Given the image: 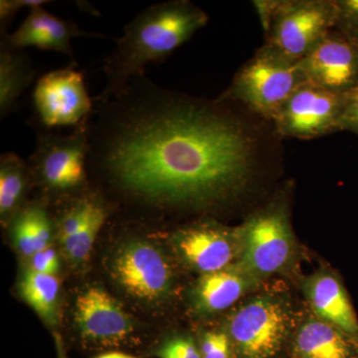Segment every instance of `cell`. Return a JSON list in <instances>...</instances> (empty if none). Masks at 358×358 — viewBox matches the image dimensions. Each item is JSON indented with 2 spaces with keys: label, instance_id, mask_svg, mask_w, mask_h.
Returning a JSON list of instances; mask_svg holds the SVG:
<instances>
[{
  "label": "cell",
  "instance_id": "1",
  "mask_svg": "<svg viewBox=\"0 0 358 358\" xmlns=\"http://www.w3.org/2000/svg\"><path fill=\"white\" fill-rule=\"evenodd\" d=\"M88 173L127 201L155 210L205 208L239 194L255 140L223 101L169 91L145 74L94 102Z\"/></svg>",
  "mask_w": 358,
  "mask_h": 358
},
{
  "label": "cell",
  "instance_id": "2",
  "mask_svg": "<svg viewBox=\"0 0 358 358\" xmlns=\"http://www.w3.org/2000/svg\"><path fill=\"white\" fill-rule=\"evenodd\" d=\"M208 22V16L187 0L152 4L124 26L115 48L103 60L106 85L94 102H106L121 93L145 66L162 62L189 41Z\"/></svg>",
  "mask_w": 358,
  "mask_h": 358
},
{
  "label": "cell",
  "instance_id": "3",
  "mask_svg": "<svg viewBox=\"0 0 358 358\" xmlns=\"http://www.w3.org/2000/svg\"><path fill=\"white\" fill-rule=\"evenodd\" d=\"M266 45L292 62H300L336 26V0L254 1Z\"/></svg>",
  "mask_w": 358,
  "mask_h": 358
},
{
  "label": "cell",
  "instance_id": "4",
  "mask_svg": "<svg viewBox=\"0 0 358 358\" xmlns=\"http://www.w3.org/2000/svg\"><path fill=\"white\" fill-rule=\"evenodd\" d=\"M306 83L299 63L265 44L238 71L220 101H236L272 121L294 92Z\"/></svg>",
  "mask_w": 358,
  "mask_h": 358
},
{
  "label": "cell",
  "instance_id": "5",
  "mask_svg": "<svg viewBox=\"0 0 358 358\" xmlns=\"http://www.w3.org/2000/svg\"><path fill=\"white\" fill-rule=\"evenodd\" d=\"M89 150L87 122L68 134L40 131L28 164L33 180L57 194L83 189L88 181Z\"/></svg>",
  "mask_w": 358,
  "mask_h": 358
},
{
  "label": "cell",
  "instance_id": "6",
  "mask_svg": "<svg viewBox=\"0 0 358 358\" xmlns=\"http://www.w3.org/2000/svg\"><path fill=\"white\" fill-rule=\"evenodd\" d=\"M241 259L238 265L253 277L279 272L293 252V235L284 205L273 204L238 229Z\"/></svg>",
  "mask_w": 358,
  "mask_h": 358
},
{
  "label": "cell",
  "instance_id": "7",
  "mask_svg": "<svg viewBox=\"0 0 358 358\" xmlns=\"http://www.w3.org/2000/svg\"><path fill=\"white\" fill-rule=\"evenodd\" d=\"M76 65L51 71L37 80L33 103L37 120L45 129L78 128L93 113L94 100Z\"/></svg>",
  "mask_w": 358,
  "mask_h": 358
},
{
  "label": "cell",
  "instance_id": "8",
  "mask_svg": "<svg viewBox=\"0 0 358 358\" xmlns=\"http://www.w3.org/2000/svg\"><path fill=\"white\" fill-rule=\"evenodd\" d=\"M345 100L346 94L303 84L273 117L275 131L301 140L339 131Z\"/></svg>",
  "mask_w": 358,
  "mask_h": 358
},
{
  "label": "cell",
  "instance_id": "9",
  "mask_svg": "<svg viewBox=\"0 0 358 358\" xmlns=\"http://www.w3.org/2000/svg\"><path fill=\"white\" fill-rule=\"evenodd\" d=\"M288 317L277 301L257 299L240 308L230 322V336L242 358H272L286 338Z\"/></svg>",
  "mask_w": 358,
  "mask_h": 358
},
{
  "label": "cell",
  "instance_id": "10",
  "mask_svg": "<svg viewBox=\"0 0 358 358\" xmlns=\"http://www.w3.org/2000/svg\"><path fill=\"white\" fill-rule=\"evenodd\" d=\"M112 271L120 286L141 300H159L171 288V271L166 257L141 240L129 241L119 249Z\"/></svg>",
  "mask_w": 358,
  "mask_h": 358
},
{
  "label": "cell",
  "instance_id": "11",
  "mask_svg": "<svg viewBox=\"0 0 358 358\" xmlns=\"http://www.w3.org/2000/svg\"><path fill=\"white\" fill-rule=\"evenodd\" d=\"M307 83L338 94L358 88V42L334 29L300 62Z\"/></svg>",
  "mask_w": 358,
  "mask_h": 358
},
{
  "label": "cell",
  "instance_id": "12",
  "mask_svg": "<svg viewBox=\"0 0 358 358\" xmlns=\"http://www.w3.org/2000/svg\"><path fill=\"white\" fill-rule=\"evenodd\" d=\"M75 315L82 338L94 345H122L134 331L121 305L109 293L96 287L78 296Z\"/></svg>",
  "mask_w": 358,
  "mask_h": 358
},
{
  "label": "cell",
  "instance_id": "13",
  "mask_svg": "<svg viewBox=\"0 0 358 358\" xmlns=\"http://www.w3.org/2000/svg\"><path fill=\"white\" fill-rule=\"evenodd\" d=\"M77 37L103 38V36L84 31L73 21L59 18L44 9V6H39L29 10L17 30L13 33H2L0 39L20 50L35 47L65 54L73 60L72 39Z\"/></svg>",
  "mask_w": 358,
  "mask_h": 358
},
{
  "label": "cell",
  "instance_id": "14",
  "mask_svg": "<svg viewBox=\"0 0 358 358\" xmlns=\"http://www.w3.org/2000/svg\"><path fill=\"white\" fill-rule=\"evenodd\" d=\"M238 242V230L231 233L212 223L192 225L176 235L181 255L203 275L230 267L234 258L233 243Z\"/></svg>",
  "mask_w": 358,
  "mask_h": 358
},
{
  "label": "cell",
  "instance_id": "15",
  "mask_svg": "<svg viewBox=\"0 0 358 358\" xmlns=\"http://www.w3.org/2000/svg\"><path fill=\"white\" fill-rule=\"evenodd\" d=\"M256 281L257 278L239 265L204 274L195 288L196 307L204 313L226 310L234 305Z\"/></svg>",
  "mask_w": 358,
  "mask_h": 358
},
{
  "label": "cell",
  "instance_id": "16",
  "mask_svg": "<svg viewBox=\"0 0 358 358\" xmlns=\"http://www.w3.org/2000/svg\"><path fill=\"white\" fill-rule=\"evenodd\" d=\"M308 294L313 310L322 320L358 338L357 313L336 278L331 275L313 278L308 284Z\"/></svg>",
  "mask_w": 358,
  "mask_h": 358
},
{
  "label": "cell",
  "instance_id": "17",
  "mask_svg": "<svg viewBox=\"0 0 358 358\" xmlns=\"http://www.w3.org/2000/svg\"><path fill=\"white\" fill-rule=\"evenodd\" d=\"M296 348L301 358H358V338L327 322L313 320L301 327Z\"/></svg>",
  "mask_w": 358,
  "mask_h": 358
},
{
  "label": "cell",
  "instance_id": "18",
  "mask_svg": "<svg viewBox=\"0 0 358 358\" xmlns=\"http://www.w3.org/2000/svg\"><path fill=\"white\" fill-rule=\"evenodd\" d=\"M37 71L24 50L13 48L0 39V117L17 108L23 92L34 82Z\"/></svg>",
  "mask_w": 358,
  "mask_h": 358
},
{
  "label": "cell",
  "instance_id": "19",
  "mask_svg": "<svg viewBox=\"0 0 358 358\" xmlns=\"http://www.w3.org/2000/svg\"><path fill=\"white\" fill-rule=\"evenodd\" d=\"M33 181L29 166L20 155L6 152L0 157V215L4 221L22 208L23 199Z\"/></svg>",
  "mask_w": 358,
  "mask_h": 358
},
{
  "label": "cell",
  "instance_id": "20",
  "mask_svg": "<svg viewBox=\"0 0 358 358\" xmlns=\"http://www.w3.org/2000/svg\"><path fill=\"white\" fill-rule=\"evenodd\" d=\"M60 284L57 277L28 270L20 282V294L27 305L48 324H54L57 315Z\"/></svg>",
  "mask_w": 358,
  "mask_h": 358
},
{
  "label": "cell",
  "instance_id": "21",
  "mask_svg": "<svg viewBox=\"0 0 358 358\" xmlns=\"http://www.w3.org/2000/svg\"><path fill=\"white\" fill-rule=\"evenodd\" d=\"M109 216V207L105 203L79 232L61 242L71 260L75 263H83L89 258L96 238Z\"/></svg>",
  "mask_w": 358,
  "mask_h": 358
},
{
  "label": "cell",
  "instance_id": "22",
  "mask_svg": "<svg viewBox=\"0 0 358 358\" xmlns=\"http://www.w3.org/2000/svg\"><path fill=\"white\" fill-rule=\"evenodd\" d=\"M11 232L14 243L20 253L26 258H32L36 253L35 250L34 235H33L31 217L27 205L23 206L13 218Z\"/></svg>",
  "mask_w": 358,
  "mask_h": 358
},
{
  "label": "cell",
  "instance_id": "23",
  "mask_svg": "<svg viewBox=\"0 0 358 358\" xmlns=\"http://www.w3.org/2000/svg\"><path fill=\"white\" fill-rule=\"evenodd\" d=\"M334 29L358 42V0H336Z\"/></svg>",
  "mask_w": 358,
  "mask_h": 358
},
{
  "label": "cell",
  "instance_id": "24",
  "mask_svg": "<svg viewBox=\"0 0 358 358\" xmlns=\"http://www.w3.org/2000/svg\"><path fill=\"white\" fill-rule=\"evenodd\" d=\"M47 3H50V1H46V0H1L0 1V34L8 33L7 30H8L9 26L21 9L29 8V10H31L35 7L44 6Z\"/></svg>",
  "mask_w": 358,
  "mask_h": 358
},
{
  "label": "cell",
  "instance_id": "25",
  "mask_svg": "<svg viewBox=\"0 0 358 358\" xmlns=\"http://www.w3.org/2000/svg\"><path fill=\"white\" fill-rule=\"evenodd\" d=\"M202 358H230V339L223 333H207L201 341Z\"/></svg>",
  "mask_w": 358,
  "mask_h": 358
},
{
  "label": "cell",
  "instance_id": "26",
  "mask_svg": "<svg viewBox=\"0 0 358 358\" xmlns=\"http://www.w3.org/2000/svg\"><path fill=\"white\" fill-rule=\"evenodd\" d=\"M30 270L41 274L56 275L59 270V260L55 250L49 246L35 253L31 258Z\"/></svg>",
  "mask_w": 358,
  "mask_h": 358
},
{
  "label": "cell",
  "instance_id": "27",
  "mask_svg": "<svg viewBox=\"0 0 358 358\" xmlns=\"http://www.w3.org/2000/svg\"><path fill=\"white\" fill-rule=\"evenodd\" d=\"M341 131H348L358 136V88L346 94L345 110L341 121Z\"/></svg>",
  "mask_w": 358,
  "mask_h": 358
},
{
  "label": "cell",
  "instance_id": "28",
  "mask_svg": "<svg viewBox=\"0 0 358 358\" xmlns=\"http://www.w3.org/2000/svg\"><path fill=\"white\" fill-rule=\"evenodd\" d=\"M179 358H202L190 339L178 338L167 343Z\"/></svg>",
  "mask_w": 358,
  "mask_h": 358
},
{
  "label": "cell",
  "instance_id": "29",
  "mask_svg": "<svg viewBox=\"0 0 358 358\" xmlns=\"http://www.w3.org/2000/svg\"><path fill=\"white\" fill-rule=\"evenodd\" d=\"M159 357L160 358H179L167 345H164V348L159 350Z\"/></svg>",
  "mask_w": 358,
  "mask_h": 358
},
{
  "label": "cell",
  "instance_id": "30",
  "mask_svg": "<svg viewBox=\"0 0 358 358\" xmlns=\"http://www.w3.org/2000/svg\"><path fill=\"white\" fill-rule=\"evenodd\" d=\"M96 358H138L134 357V355H127V353L124 352H112L105 353V355H100V357Z\"/></svg>",
  "mask_w": 358,
  "mask_h": 358
},
{
  "label": "cell",
  "instance_id": "31",
  "mask_svg": "<svg viewBox=\"0 0 358 358\" xmlns=\"http://www.w3.org/2000/svg\"><path fill=\"white\" fill-rule=\"evenodd\" d=\"M56 343H57V358H67V357H66L64 346H63V343L60 338H56Z\"/></svg>",
  "mask_w": 358,
  "mask_h": 358
}]
</instances>
